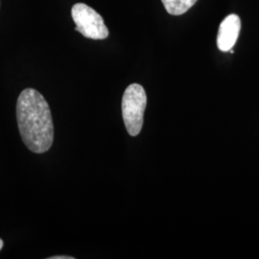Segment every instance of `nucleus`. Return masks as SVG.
Returning <instances> with one entry per match:
<instances>
[{"label":"nucleus","mask_w":259,"mask_h":259,"mask_svg":"<svg viewBox=\"0 0 259 259\" xmlns=\"http://www.w3.org/2000/svg\"><path fill=\"white\" fill-rule=\"evenodd\" d=\"M17 118L21 139L27 148L37 154L48 151L54 139V126L49 105L34 89L19 94Z\"/></svg>","instance_id":"1"},{"label":"nucleus","mask_w":259,"mask_h":259,"mask_svg":"<svg viewBox=\"0 0 259 259\" xmlns=\"http://www.w3.org/2000/svg\"><path fill=\"white\" fill-rule=\"evenodd\" d=\"M167 13L172 16H181L190 9L197 0H161Z\"/></svg>","instance_id":"5"},{"label":"nucleus","mask_w":259,"mask_h":259,"mask_svg":"<svg viewBox=\"0 0 259 259\" xmlns=\"http://www.w3.org/2000/svg\"><path fill=\"white\" fill-rule=\"evenodd\" d=\"M2 247H3V241L0 239V250L2 249Z\"/></svg>","instance_id":"7"},{"label":"nucleus","mask_w":259,"mask_h":259,"mask_svg":"<svg viewBox=\"0 0 259 259\" xmlns=\"http://www.w3.org/2000/svg\"><path fill=\"white\" fill-rule=\"evenodd\" d=\"M71 16L76 24V31L83 37L92 39H105L109 37V29L104 19L92 7L77 3L71 9Z\"/></svg>","instance_id":"3"},{"label":"nucleus","mask_w":259,"mask_h":259,"mask_svg":"<svg viewBox=\"0 0 259 259\" xmlns=\"http://www.w3.org/2000/svg\"><path fill=\"white\" fill-rule=\"evenodd\" d=\"M49 259H74V257L72 256H68V255H65V256H52V257H49Z\"/></svg>","instance_id":"6"},{"label":"nucleus","mask_w":259,"mask_h":259,"mask_svg":"<svg viewBox=\"0 0 259 259\" xmlns=\"http://www.w3.org/2000/svg\"><path fill=\"white\" fill-rule=\"evenodd\" d=\"M241 29L240 18L237 15H229L223 20L217 35V47L223 52L231 51L237 41Z\"/></svg>","instance_id":"4"},{"label":"nucleus","mask_w":259,"mask_h":259,"mask_svg":"<svg viewBox=\"0 0 259 259\" xmlns=\"http://www.w3.org/2000/svg\"><path fill=\"white\" fill-rule=\"evenodd\" d=\"M147 96L142 85L132 83L126 89L122 98V115L130 136L139 135L143 125Z\"/></svg>","instance_id":"2"}]
</instances>
